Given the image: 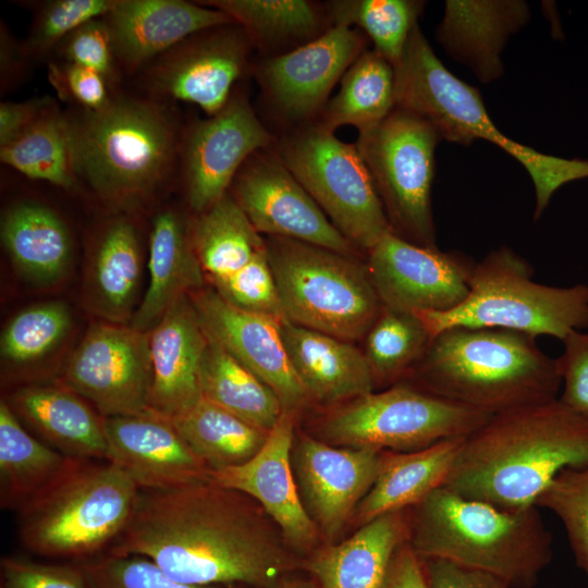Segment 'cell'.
Listing matches in <instances>:
<instances>
[{
	"label": "cell",
	"instance_id": "cell-1",
	"mask_svg": "<svg viewBox=\"0 0 588 588\" xmlns=\"http://www.w3.org/2000/svg\"><path fill=\"white\" fill-rule=\"evenodd\" d=\"M243 494L210 480L139 490L114 555H137L174 580L273 588L295 562L266 534Z\"/></svg>",
	"mask_w": 588,
	"mask_h": 588
},
{
	"label": "cell",
	"instance_id": "cell-2",
	"mask_svg": "<svg viewBox=\"0 0 588 588\" xmlns=\"http://www.w3.org/2000/svg\"><path fill=\"white\" fill-rule=\"evenodd\" d=\"M588 466V419L558 400L492 415L465 438L443 483L505 511L535 505L565 468Z\"/></svg>",
	"mask_w": 588,
	"mask_h": 588
},
{
	"label": "cell",
	"instance_id": "cell-3",
	"mask_svg": "<svg viewBox=\"0 0 588 588\" xmlns=\"http://www.w3.org/2000/svg\"><path fill=\"white\" fill-rule=\"evenodd\" d=\"M66 113L77 183L110 212L134 213L177 174L183 125L169 102L112 91L98 110Z\"/></svg>",
	"mask_w": 588,
	"mask_h": 588
},
{
	"label": "cell",
	"instance_id": "cell-4",
	"mask_svg": "<svg viewBox=\"0 0 588 588\" xmlns=\"http://www.w3.org/2000/svg\"><path fill=\"white\" fill-rule=\"evenodd\" d=\"M408 377L405 383L489 415L558 400L562 387L556 359L535 336L494 328L441 331Z\"/></svg>",
	"mask_w": 588,
	"mask_h": 588
},
{
	"label": "cell",
	"instance_id": "cell-5",
	"mask_svg": "<svg viewBox=\"0 0 588 588\" xmlns=\"http://www.w3.org/2000/svg\"><path fill=\"white\" fill-rule=\"evenodd\" d=\"M407 543L439 559L534 588L552 559V536L536 505L505 511L441 486L407 510Z\"/></svg>",
	"mask_w": 588,
	"mask_h": 588
},
{
	"label": "cell",
	"instance_id": "cell-6",
	"mask_svg": "<svg viewBox=\"0 0 588 588\" xmlns=\"http://www.w3.org/2000/svg\"><path fill=\"white\" fill-rule=\"evenodd\" d=\"M394 70L396 107L428 121L442 140L462 146L485 140L523 166L535 189V220L563 185L588 179L587 159L548 155L502 133L488 114L479 90L444 66L419 25L412 30Z\"/></svg>",
	"mask_w": 588,
	"mask_h": 588
},
{
	"label": "cell",
	"instance_id": "cell-7",
	"mask_svg": "<svg viewBox=\"0 0 588 588\" xmlns=\"http://www.w3.org/2000/svg\"><path fill=\"white\" fill-rule=\"evenodd\" d=\"M139 490L109 461L75 460L16 512L19 540L33 553L76 562L105 553L126 528Z\"/></svg>",
	"mask_w": 588,
	"mask_h": 588
},
{
	"label": "cell",
	"instance_id": "cell-8",
	"mask_svg": "<svg viewBox=\"0 0 588 588\" xmlns=\"http://www.w3.org/2000/svg\"><path fill=\"white\" fill-rule=\"evenodd\" d=\"M431 338L453 327L494 328L563 341L588 329V285L556 287L532 280L530 265L511 248L475 265L466 298L446 311L415 313Z\"/></svg>",
	"mask_w": 588,
	"mask_h": 588
},
{
	"label": "cell",
	"instance_id": "cell-9",
	"mask_svg": "<svg viewBox=\"0 0 588 588\" xmlns=\"http://www.w3.org/2000/svg\"><path fill=\"white\" fill-rule=\"evenodd\" d=\"M265 241L286 321L350 342L366 336L383 309L367 266L291 238Z\"/></svg>",
	"mask_w": 588,
	"mask_h": 588
},
{
	"label": "cell",
	"instance_id": "cell-10",
	"mask_svg": "<svg viewBox=\"0 0 588 588\" xmlns=\"http://www.w3.org/2000/svg\"><path fill=\"white\" fill-rule=\"evenodd\" d=\"M330 222L368 252L391 228L355 144L310 123L285 131L272 146Z\"/></svg>",
	"mask_w": 588,
	"mask_h": 588
},
{
	"label": "cell",
	"instance_id": "cell-11",
	"mask_svg": "<svg viewBox=\"0 0 588 588\" xmlns=\"http://www.w3.org/2000/svg\"><path fill=\"white\" fill-rule=\"evenodd\" d=\"M436 128L419 115L395 109L354 143L369 172L391 232L413 244L437 248L431 208L436 175Z\"/></svg>",
	"mask_w": 588,
	"mask_h": 588
},
{
	"label": "cell",
	"instance_id": "cell-12",
	"mask_svg": "<svg viewBox=\"0 0 588 588\" xmlns=\"http://www.w3.org/2000/svg\"><path fill=\"white\" fill-rule=\"evenodd\" d=\"M491 416L399 382L351 401L323 421L322 431L346 448L407 452L467 438Z\"/></svg>",
	"mask_w": 588,
	"mask_h": 588
},
{
	"label": "cell",
	"instance_id": "cell-13",
	"mask_svg": "<svg viewBox=\"0 0 588 588\" xmlns=\"http://www.w3.org/2000/svg\"><path fill=\"white\" fill-rule=\"evenodd\" d=\"M368 44L357 28L333 24L303 46L261 58L253 66V74L266 110L284 132L315 123L335 84Z\"/></svg>",
	"mask_w": 588,
	"mask_h": 588
},
{
	"label": "cell",
	"instance_id": "cell-14",
	"mask_svg": "<svg viewBox=\"0 0 588 588\" xmlns=\"http://www.w3.org/2000/svg\"><path fill=\"white\" fill-rule=\"evenodd\" d=\"M275 137L240 85L220 111L183 125L177 175L192 215L225 196L244 162L272 147Z\"/></svg>",
	"mask_w": 588,
	"mask_h": 588
},
{
	"label": "cell",
	"instance_id": "cell-15",
	"mask_svg": "<svg viewBox=\"0 0 588 588\" xmlns=\"http://www.w3.org/2000/svg\"><path fill=\"white\" fill-rule=\"evenodd\" d=\"M253 50L249 37L236 23L205 28L139 72L144 94L167 102L193 103L213 115L248 72Z\"/></svg>",
	"mask_w": 588,
	"mask_h": 588
},
{
	"label": "cell",
	"instance_id": "cell-16",
	"mask_svg": "<svg viewBox=\"0 0 588 588\" xmlns=\"http://www.w3.org/2000/svg\"><path fill=\"white\" fill-rule=\"evenodd\" d=\"M150 335L130 324H93L68 358L61 381L102 417L148 413Z\"/></svg>",
	"mask_w": 588,
	"mask_h": 588
},
{
	"label": "cell",
	"instance_id": "cell-17",
	"mask_svg": "<svg viewBox=\"0 0 588 588\" xmlns=\"http://www.w3.org/2000/svg\"><path fill=\"white\" fill-rule=\"evenodd\" d=\"M229 192L259 234L350 257L359 250L330 222L272 147L256 151L244 162Z\"/></svg>",
	"mask_w": 588,
	"mask_h": 588
},
{
	"label": "cell",
	"instance_id": "cell-18",
	"mask_svg": "<svg viewBox=\"0 0 588 588\" xmlns=\"http://www.w3.org/2000/svg\"><path fill=\"white\" fill-rule=\"evenodd\" d=\"M367 269L385 308L446 311L469 292L475 265L457 252H441L407 242L392 232L367 252Z\"/></svg>",
	"mask_w": 588,
	"mask_h": 588
},
{
	"label": "cell",
	"instance_id": "cell-19",
	"mask_svg": "<svg viewBox=\"0 0 588 588\" xmlns=\"http://www.w3.org/2000/svg\"><path fill=\"white\" fill-rule=\"evenodd\" d=\"M206 334L269 385L283 409L295 413L309 400L289 359L280 321L240 310L211 287L188 294Z\"/></svg>",
	"mask_w": 588,
	"mask_h": 588
},
{
	"label": "cell",
	"instance_id": "cell-20",
	"mask_svg": "<svg viewBox=\"0 0 588 588\" xmlns=\"http://www.w3.org/2000/svg\"><path fill=\"white\" fill-rule=\"evenodd\" d=\"M383 451L333 448L310 437L298 440L292 466L302 503L326 536L340 532L372 487Z\"/></svg>",
	"mask_w": 588,
	"mask_h": 588
},
{
	"label": "cell",
	"instance_id": "cell-21",
	"mask_svg": "<svg viewBox=\"0 0 588 588\" xmlns=\"http://www.w3.org/2000/svg\"><path fill=\"white\" fill-rule=\"evenodd\" d=\"M294 415L284 411L260 450L247 462L209 470V480L255 499L296 548H308L318 527L305 510L293 477Z\"/></svg>",
	"mask_w": 588,
	"mask_h": 588
},
{
	"label": "cell",
	"instance_id": "cell-22",
	"mask_svg": "<svg viewBox=\"0 0 588 588\" xmlns=\"http://www.w3.org/2000/svg\"><path fill=\"white\" fill-rule=\"evenodd\" d=\"M107 461L143 490H168L209 480L208 467L170 420L151 413L103 417Z\"/></svg>",
	"mask_w": 588,
	"mask_h": 588
},
{
	"label": "cell",
	"instance_id": "cell-23",
	"mask_svg": "<svg viewBox=\"0 0 588 588\" xmlns=\"http://www.w3.org/2000/svg\"><path fill=\"white\" fill-rule=\"evenodd\" d=\"M120 73L137 74L187 38L217 25L234 23L225 13L183 0H115L102 16Z\"/></svg>",
	"mask_w": 588,
	"mask_h": 588
},
{
	"label": "cell",
	"instance_id": "cell-24",
	"mask_svg": "<svg viewBox=\"0 0 588 588\" xmlns=\"http://www.w3.org/2000/svg\"><path fill=\"white\" fill-rule=\"evenodd\" d=\"M531 11L523 0H446L434 36L445 53L482 84L504 75L502 52Z\"/></svg>",
	"mask_w": 588,
	"mask_h": 588
},
{
	"label": "cell",
	"instance_id": "cell-25",
	"mask_svg": "<svg viewBox=\"0 0 588 588\" xmlns=\"http://www.w3.org/2000/svg\"><path fill=\"white\" fill-rule=\"evenodd\" d=\"M142 237L134 213L110 212L89 249L84 303L101 321L130 324L139 305Z\"/></svg>",
	"mask_w": 588,
	"mask_h": 588
},
{
	"label": "cell",
	"instance_id": "cell-26",
	"mask_svg": "<svg viewBox=\"0 0 588 588\" xmlns=\"http://www.w3.org/2000/svg\"><path fill=\"white\" fill-rule=\"evenodd\" d=\"M149 335L148 413L171 420L203 399L199 376L208 338L188 295L167 311Z\"/></svg>",
	"mask_w": 588,
	"mask_h": 588
},
{
	"label": "cell",
	"instance_id": "cell-27",
	"mask_svg": "<svg viewBox=\"0 0 588 588\" xmlns=\"http://www.w3.org/2000/svg\"><path fill=\"white\" fill-rule=\"evenodd\" d=\"M193 215L168 206L152 217L148 238V285L130 326L149 332L182 297L205 286L192 238Z\"/></svg>",
	"mask_w": 588,
	"mask_h": 588
},
{
	"label": "cell",
	"instance_id": "cell-28",
	"mask_svg": "<svg viewBox=\"0 0 588 588\" xmlns=\"http://www.w3.org/2000/svg\"><path fill=\"white\" fill-rule=\"evenodd\" d=\"M3 400L21 421L60 453L107 461L103 417L61 381L23 383Z\"/></svg>",
	"mask_w": 588,
	"mask_h": 588
},
{
	"label": "cell",
	"instance_id": "cell-29",
	"mask_svg": "<svg viewBox=\"0 0 588 588\" xmlns=\"http://www.w3.org/2000/svg\"><path fill=\"white\" fill-rule=\"evenodd\" d=\"M281 334L294 372L310 399L335 404L373 392L369 363L353 342L290 321L281 323Z\"/></svg>",
	"mask_w": 588,
	"mask_h": 588
},
{
	"label": "cell",
	"instance_id": "cell-30",
	"mask_svg": "<svg viewBox=\"0 0 588 588\" xmlns=\"http://www.w3.org/2000/svg\"><path fill=\"white\" fill-rule=\"evenodd\" d=\"M1 242L15 269L27 281L51 285L64 278L73 259V237L52 207L22 200L2 215Z\"/></svg>",
	"mask_w": 588,
	"mask_h": 588
},
{
	"label": "cell",
	"instance_id": "cell-31",
	"mask_svg": "<svg viewBox=\"0 0 588 588\" xmlns=\"http://www.w3.org/2000/svg\"><path fill=\"white\" fill-rule=\"evenodd\" d=\"M406 537L407 510L385 514L319 550L305 566L319 588H382L391 559Z\"/></svg>",
	"mask_w": 588,
	"mask_h": 588
},
{
	"label": "cell",
	"instance_id": "cell-32",
	"mask_svg": "<svg viewBox=\"0 0 588 588\" xmlns=\"http://www.w3.org/2000/svg\"><path fill=\"white\" fill-rule=\"evenodd\" d=\"M464 439H448L415 451H383L376 480L356 507L357 522L364 525L408 510L443 486Z\"/></svg>",
	"mask_w": 588,
	"mask_h": 588
},
{
	"label": "cell",
	"instance_id": "cell-33",
	"mask_svg": "<svg viewBox=\"0 0 588 588\" xmlns=\"http://www.w3.org/2000/svg\"><path fill=\"white\" fill-rule=\"evenodd\" d=\"M200 4L225 13L269 58L289 52L327 32L333 24L326 3L309 0H207Z\"/></svg>",
	"mask_w": 588,
	"mask_h": 588
},
{
	"label": "cell",
	"instance_id": "cell-34",
	"mask_svg": "<svg viewBox=\"0 0 588 588\" xmlns=\"http://www.w3.org/2000/svg\"><path fill=\"white\" fill-rule=\"evenodd\" d=\"M71 458L30 434L7 402H0V504L19 512L57 481Z\"/></svg>",
	"mask_w": 588,
	"mask_h": 588
},
{
	"label": "cell",
	"instance_id": "cell-35",
	"mask_svg": "<svg viewBox=\"0 0 588 588\" xmlns=\"http://www.w3.org/2000/svg\"><path fill=\"white\" fill-rule=\"evenodd\" d=\"M395 107V70L368 48L343 74L338 94L329 99L316 123L332 133L344 125L364 133L380 124Z\"/></svg>",
	"mask_w": 588,
	"mask_h": 588
},
{
	"label": "cell",
	"instance_id": "cell-36",
	"mask_svg": "<svg viewBox=\"0 0 588 588\" xmlns=\"http://www.w3.org/2000/svg\"><path fill=\"white\" fill-rule=\"evenodd\" d=\"M207 338L199 376L203 399L269 432L284 412L280 399L220 343Z\"/></svg>",
	"mask_w": 588,
	"mask_h": 588
},
{
	"label": "cell",
	"instance_id": "cell-37",
	"mask_svg": "<svg viewBox=\"0 0 588 588\" xmlns=\"http://www.w3.org/2000/svg\"><path fill=\"white\" fill-rule=\"evenodd\" d=\"M192 238L206 281L231 274L265 249L266 241L230 194L193 215Z\"/></svg>",
	"mask_w": 588,
	"mask_h": 588
},
{
	"label": "cell",
	"instance_id": "cell-38",
	"mask_svg": "<svg viewBox=\"0 0 588 588\" xmlns=\"http://www.w3.org/2000/svg\"><path fill=\"white\" fill-rule=\"evenodd\" d=\"M170 421L209 470L247 462L268 434L205 399Z\"/></svg>",
	"mask_w": 588,
	"mask_h": 588
},
{
	"label": "cell",
	"instance_id": "cell-39",
	"mask_svg": "<svg viewBox=\"0 0 588 588\" xmlns=\"http://www.w3.org/2000/svg\"><path fill=\"white\" fill-rule=\"evenodd\" d=\"M0 160L29 180L66 191L78 186L68 113L56 102L21 136L0 147Z\"/></svg>",
	"mask_w": 588,
	"mask_h": 588
},
{
	"label": "cell",
	"instance_id": "cell-40",
	"mask_svg": "<svg viewBox=\"0 0 588 588\" xmlns=\"http://www.w3.org/2000/svg\"><path fill=\"white\" fill-rule=\"evenodd\" d=\"M326 4L332 24L360 30L394 69L426 7L420 0H332Z\"/></svg>",
	"mask_w": 588,
	"mask_h": 588
},
{
	"label": "cell",
	"instance_id": "cell-41",
	"mask_svg": "<svg viewBox=\"0 0 588 588\" xmlns=\"http://www.w3.org/2000/svg\"><path fill=\"white\" fill-rule=\"evenodd\" d=\"M364 339L363 352L376 384L394 385L409 375L432 338L415 313L383 307Z\"/></svg>",
	"mask_w": 588,
	"mask_h": 588
},
{
	"label": "cell",
	"instance_id": "cell-42",
	"mask_svg": "<svg viewBox=\"0 0 588 588\" xmlns=\"http://www.w3.org/2000/svg\"><path fill=\"white\" fill-rule=\"evenodd\" d=\"M71 324V311L61 301L29 306L17 313L3 328L1 357L17 366L38 362L63 341Z\"/></svg>",
	"mask_w": 588,
	"mask_h": 588
},
{
	"label": "cell",
	"instance_id": "cell-43",
	"mask_svg": "<svg viewBox=\"0 0 588 588\" xmlns=\"http://www.w3.org/2000/svg\"><path fill=\"white\" fill-rule=\"evenodd\" d=\"M563 523L575 561L588 574V466L561 470L535 501Z\"/></svg>",
	"mask_w": 588,
	"mask_h": 588
},
{
	"label": "cell",
	"instance_id": "cell-44",
	"mask_svg": "<svg viewBox=\"0 0 588 588\" xmlns=\"http://www.w3.org/2000/svg\"><path fill=\"white\" fill-rule=\"evenodd\" d=\"M114 3L115 0H52L38 4L23 41L26 52L32 60L47 58L66 36L102 17Z\"/></svg>",
	"mask_w": 588,
	"mask_h": 588
},
{
	"label": "cell",
	"instance_id": "cell-45",
	"mask_svg": "<svg viewBox=\"0 0 588 588\" xmlns=\"http://www.w3.org/2000/svg\"><path fill=\"white\" fill-rule=\"evenodd\" d=\"M207 282L225 303L240 310L286 321L266 247L237 271Z\"/></svg>",
	"mask_w": 588,
	"mask_h": 588
},
{
	"label": "cell",
	"instance_id": "cell-46",
	"mask_svg": "<svg viewBox=\"0 0 588 588\" xmlns=\"http://www.w3.org/2000/svg\"><path fill=\"white\" fill-rule=\"evenodd\" d=\"M75 563L90 588H235L181 583L169 577L148 559L137 555L105 552Z\"/></svg>",
	"mask_w": 588,
	"mask_h": 588
},
{
	"label": "cell",
	"instance_id": "cell-47",
	"mask_svg": "<svg viewBox=\"0 0 588 588\" xmlns=\"http://www.w3.org/2000/svg\"><path fill=\"white\" fill-rule=\"evenodd\" d=\"M61 61L91 69L101 74L111 88L121 73L115 60L111 35L102 17L82 25L56 48Z\"/></svg>",
	"mask_w": 588,
	"mask_h": 588
},
{
	"label": "cell",
	"instance_id": "cell-48",
	"mask_svg": "<svg viewBox=\"0 0 588 588\" xmlns=\"http://www.w3.org/2000/svg\"><path fill=\"white\" fill-rule=\"evenodd\" d=\"M0 569L1 588H90L76 563L45 564L16 556H3Z\"/></svg>",
	"mask_w": 588,
	"mask_h": 588
},
{
	"label": "cell",
	"instance_id": "cell-49",
	"mask_svg": "<svg viewBox=\"0 0 588 588\" xmlns=\"http://www.w3.org/2000/svg\"><path fill=\"white\" fill-rule=\"evenodd\" d=\"M49 79L61 98L84 110L102 108L112 95L101 74L65 61L49 64Z\"/></svg>",
	"mask_w": 588,
	"mask_h": 588
},
{
	"label": "cell",
	"instance_id": "cell-50",
	"mask_svg": "<svg viewBox=\"0 0 588 588\" xmlns=\"http://www.w3.org/2000/svg\"><path fill=\"white\" fill-rule=\"evenodd\" d=\"M556 358L563 390L559 401L588 419V333L572 331Z\"/></svg>",
	"mask_w": 588,
	"mask_h": 588
},
{
	"label": "cell",
	"instance_id": "cell-51",
	"mask_svg": "<svg viewBox=\"0 0 588 588\" xmlns=\"http://www.w3.org/2000/svg\"><path fill=\"white\" fill-rule=\"evenodd\" d=\"M429 588H510L498 577L455 563L422 560Z\"/></svg>",
	"mask_w": 588,
	"mask_h": 588
},
{
	"label": "cell",
	"instance_id": "cell-52",
	"mask_svg": "<svg viewBox=\"0 0 588 588\" xmlns=\"http://www.w3.org/2000/svg\"><path fill=\"white\" fill-rule=\"evenodd\" d=\"M53 103L50 97L25 101H2L0 103V147L21 136Z\"/></svg>",
	"mask_w": 588,
	"mask_h": 588
},
{
	"label": "cell",
	"instance_id": "cell-53",
	"mask_svg": "<svg viewBox=\"0 0 588 588\" xmlns=\"http://www.w3.org/2000/svg\"><path fill=\"white\" fill-rule=\"evenodd\" d=\"M0 27V86L1 94L19 87L26 79L33 61L4 22Z\"/></svg>",
	"mask_w": 588,
	"mask_h": 588
},
{
	"label": "cell",
	"instance_id": "cell-54",
	"mask_svg": "<svg viewBox=\"0 0 588 588\" xmlns=\"http://www.w3.org/2000/svg\"><path fill=\"white\" fill-rule=\"evenodd\" d=\"M382 588H429L424 561L406 540L392 556Z\"/></svg>",
	"mask_w": 588,
	"mask_h": 588
},
{
	"label": "cell",
	"instance_id": "cell-55",
	"mask_svg": "<svg viewBox=\"0 0 588 588\" xmlns=\"http://www.w3.org/2000/svg\"><path fill=\"white\" fill-rule=\"evenodd\" d=\"M273 588H313V587L303 581H286V583L278 584Z\"/></svg>",
	"mask_w": 588,
	"mask_h": 588
}]
</instances>
